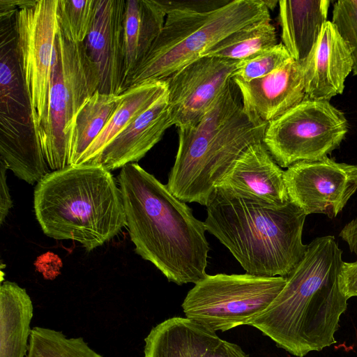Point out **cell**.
I'll use <instances>...</instances> for the list:
<instances>
[{"mask_svg": "<svg viewBox=\"0 0 357 357\" xmlns=\"http://www.w3.org/2000/svg\"><path fill=\"white\" fill-rule=\"evenodd\" d=\"M335 237L314 238L304 257L286 278L279 294L246 325L296 357L336 343L335 334L348 298L340 286L344 264Z\"/></svg>", "mask_w": 357, "mask_h": 357, "instance_id": "obj_1", "label": "cell"}, {"mask_svg": "<svg viewBox=\"0 0 357 357\" xmlns=\"http://www.w3.org/2000/svg\"><path fill=\"white\" fill-rule=\"evenodd\" d=\"M117 180L135 252L177 285L204 278L210 250L204 222L137 163L123 167Z\"/></svg>", "mask_w": 357, "mask_h": 357, "instance_id": "obj_2", "label": "cell"}, {"mask_svg": "<svg viewBox=\"0 0 357 357\" xmlns=\"http://www.w3.org/2000/svg\"><path fill=\"white\" fill-rule=\"evenodd\" d=\"M206 231L224 245L248 274L287 277L304 257L307 215L289 200L276 206L218 186L206 206Z\"/></svg>", "mask_w": 357, "mask_h": 357, "instance_id": "obj_3", "label": "cell"}, {"mask_svg": "<svg viewBox=\"0 0 357 357\" xmlns=\"http://www.w3.org/2000/svg\"><path fill=\"white\" fill-rule=\"evenodd\" d=\"M230 79L195 123L178 128V146L166 184L185 203L206 206L225 176L251 144L262 142L268 123L246 111Z\"/></svg>", "mask_w": 357, "mask_h": 357, "instance_id": "obj_4", "label": "cell"}, {"mask_svg": "<svg viewBox=\"0 0 357 357\" xmlns=\"http://www.w3.org/2000/svg\"><path fill=\"white\" fill-rule=\"evenodd\" d=\"M33 206L46 236L76 241L88 252L126 226L119 186L101 165H68L50 172L36 183Z\"/></svg>", "mask_w": 357, "mask_h": 357, "instance_id": "obj_5", "label": "cell"}, {"mask_svg": "<svg viewBox=\"0 0 357 357\" xmlns=\"http://www.w3.org/2000/svg\"><path fill=\"white\" fill-rule=\"evenodd\" d=\"M163 2L167 10L163 28L128 75L125 91L146 82L165 80L235 31L271 20L264 0Z\"/></svg>", "mask_w": 357, "mask_h": 357, "instance_id": "obj_6", "label": "cell"}, {"mask_svg": "<svg viewBox=\"0 0 357 357\" xmlns=\"http://www.w3.org/2000/svg\"><path fill=\"white\" fill-rule=\"evenodd\" d=\"M99 77L84 43L68 40L58 29L44 119L35 126L48 166L70 165L69 138L77 114L98 89Z\"/></svg>", "mask_w": 357, "mask_h": 357, "instance_id": "obj_7", "label": "cell"}, {"mask_svg": "<svg viewBox=\"0 0 357 357\" xmlns=\"http://www.w3.org/2000/svg\"><path fill=\"white\" fill-rule=\"evenodd\" d=\"M286 278L248 274L206 275L195 284L181 307L185 317L214 331L246 325L264 311L286 284Z\"/></svg>", "mask_w": 357, "mask_h": 357, "instance_id": "obj_8", "label": "cell"}, {"mask_svg": "<svg viewBox=\"0 0 357 357\" xmlns=\"http://www.w3.org/2000/svg\"><path fill=\"white\" fill-rule=\"evenodd\" d=\"M347 131L344 114L328 101L305 99L268 122L262 142L276 163L288 168L328 157Z\"/></svg>", "mask_w": 357, "mask_h": 357, "instance_id": "obj_9", "label": "cell"}, {"mask_svg": "<svg viewBox=\"0 0 357 357\" xmlns=\"http://www.w3.org/2000/svg\"><path fill=\"white\" fill-rule=\"evenodd\" d=\"M57 5L58 0L22 1L15 14L17 50L35 126L47 109Z\"/></svg>", "mask_w": 357, "mask_h": 357, "instance_id": "obj_10", "label": "cell"}, {"mask_svg": "<svg viewBox=\"0 0 357 357\" xmlns=\"http://www.w3.org/2000/svg\"><path fill=\"white\" fill-rule=\"evenodd\" d=\"M289 200L307 215L336 217L357 190V165L328 157L300 161L284 171Z\"/></svg>", "mask_w": 357, "mask_h": 357, "instance_id": "obj_11", "label": "cell"}, {"mask_svg": "<svg viewBox=\"0 0 357 357\" xmlns=\"http://www.w3.org/2000/svg\"><path fill=\"white\" fill-rule=\"evenodd\" d=\"M239 61L204 56L181 68L165 81L173 126L198 121L238 68Z\"/></svg>", "mask_w": 357, "mask_h": 357, "instance_id": "obj_12", "label": "cell"}, {"mask_svg": "<svg viewBox=\"0 0 357 357\" xmlns=\"http://www.w3.org/2000/svg\"><path fill=\"white\" fill-rule=\"evenodd\" d=\"M126 0H97V7L84 43L99 77L98 91L122 94L126 79L125 15Z\"/></svg>", "mask_w": 357, "mask_h": 357, "instance_id": "obj_13", "label": "cell"}, {"mask_svg": "<svg viewBox=\"0 0 357 357\" xmlns=\"http://www.w3.org/2000/svg\"><path fill=\"white\" fill-rule=\"evenodd\" d=\"M144 357H249L236 344L187 317L169 318L144 338Z\"/></svg>", "mask_w": 357, "mask_h": 357, "instance_id": "obj_14", "label": "cell"}, {"mask_svg": "<svg viewBox=\"0 0 357 357\" xmlns=\"http://www.w3.org/2000/svg\"><path fill=\"white\" fill-rule=\"evenodd\" d=\"M232 79L244 109L267 123L305 99L303 63L293 58L266 76L249 82Z\"/></svg>", "mask_w": 357, "mask_h": 357, "instance_id": "obj_15", "label": "cell"}, {"mask_svg": "<svg viewBox=\"0 0 357 357\" xmlns=\"http://www.w3.org/2000/svg\"><path fill=\"white\" fill-rule=\"evenodd\" d=\"M301 62L306 100L328 101L342 94L353 70L350 48L331 21L324 24L316 44Z\"/></svg>", "mask_w": 357, "mask_h": 357, "instance_id": "obj_16", "label": "cell"}, {"mask_svg": "<svg viewBox=\"0 0 357 357\" xmlns=\"http://www.w3.org/2000/svg\"><path fill=\"white\" fill-rule=\"evenodd\" d=\"M17 9L0 10V128H3L34 126L17 50Z\"/></svg>", "mask_w": 357, "mask_h": 357, "instance_id": "obj_17", "label": "cell"}, {"mask_svg": "<svg viewBox=\"0 0 357 357\" xmlns=\"http://www.w3.org/2000/svg\"><path fill=\"white\" fill-rule=\"evenodd\" d=\"M172 126L167 91L105 148L98 165L111 172L130 163H137Z\"/></svg>", "mask_w": 357, "mask_h": 357, "instance_id": "obj_18", "label": "cell"}, {"mask_svg": "<svg viewBox=\"0 0 357 357\" xmlns=\"http://www.w3.org/2000/svg\"><path fill=\"white\" fill-rule=\"evenodd\" d=\"M218 186L246 193L276 206L289 200L284 171L262 142L249 146Z\"/></svg>", "mask_w": 357, "mask_h": 357, "instance_id": "obj_19", "label": "cell"}, {"mask_svg": "<svg viewBox=\"0 0 357 357\" xmlns=\"http://www.w3.org/2000/svg\"><path fill=\"white\" fill-rule=\"evenodd\" d=\"M282 40L291 58L304 61L327 22L328 0L279 1Z\"/></svg>", "mask_w": 357, "mask_h": 357, "instance_id": "obj_20", "label": "cell"}, {"mask_svg": "<svg viewBox=\"0 0 357 357\" xmlns=\"http://www.w3.org/2000/svg\"><path fill=\"white\" fill-rule=\"evenodd\" d=\"M33 315L25 289L10 281L0 287V357H26Z\"/></svg>", "mask_w": 357, "mask_h": 357, "instance_id": "obj_21", "label": "cell"}, {"mask_svg": "<svg viewBox=\"0 0 357 357\" xmlns=\"http://www.w3.org/2000/svg\"><path fill=\"white\" fill-rule=\"evenodd\" d=\"M166 15L163 1L126 0L124 26L126 78L145 57L159 36Z\"/></svg>", "mask_w": 357, "mask_h": 357, "instance_id": "obj_22", "label": "cell"}, {"mask_svg": "<svg viewBox=\"0 0 357 357\" xmlns=\"http://www.w3.org/2000/svg\"><path fill=\"white\" fill-rule=\"evenodd\" d=\"M167 91L164 80L149 81L127 89L107 125L77 165H98L105 148L135 118Z\"/></svg>", "mask_w": 357, "mask_h": 357, "instance_id": "obj_23", "label": "cell"}, {"mask_svg": "<svg viewBox=\"0 0 357 357\" xmlns=\"http://www.w3.org/2000/svg\"><path fill=\"white\" fill-rule=\"evenodd\" d=\"M122 94L96 91L84 103L76 116L69 138L70 165L79 159L104 129L121 102Z\"/></svg>", "mask_w": 357, "mask_h": 357, "instance_id": "obj_24", "label": "cell"}, {"mask_svg": "<svg viewBox=\"0 0 357 357\" xmlns=\"http://www.w3.org/2000/svg\"><path fill=\"white\" fill-rule=\"evenodd\" d=\"M277 44L275 29L271 20H265L235 31L202 56L241 61Z\"/></svg>", "mask_w": 357, "mask_h": 357, "instance_id": "obj_25", "label": "cell"}, {"mask_svg": "<svg viewBox=\"0 0 357 357\" xmlns=\"http://www.w3.org/2000/svg\"><path fill=\"white\" fill-rule=\"evenodd\" d=\"M26 357H103L83 337H67L62 331L35 326L32 328Z\"/></svg>", "mask_w": 357, "mask_h": 357, "instance_id": "obj_26", "label": "cell"}, {"mask_svg": "<svg viewBox=\"0 0 357 357\" xmlns=\"http://www.w3.org/2000/svg\"><path fill=\"white\" fill-rule=\"evenodd\" d=\"M97 0H58L56 20L59 31L69 41L84 43L90 31Z\"/></svg>", "mask_w": 357, "mask_h": 357, "instance_id": "obj_27", "label": "cell"}, {"mask_svg": "<svg viewBox=\"0 0 357 357\" xmlns=\"http://www.w3.org/2000/svg\"><path fill=\"white\" fill-rule=\"evenodd\" d=\"M291 57L282 43L239 61L235 78L249 82L270 74Z\"/></svg>", "mask_w": 357, "mask_h": 357, "instance_id": "obj_28", "label": "cell"}, {"mask_svg": "<svg viewBox=\"0 0 357 357\" xmlns=\"http://www.w3.org/2000/svg\"><path fill=\"white\" fill-rule=\"evenodd\" d=\"M332 22L350 48L353 75H357V10L349 0H340L335 3Z\"/></svg>", "mask_w": 357, "mask_h": 357, "instance_id": "obj_29", "label": "cell"}, {"mask_svg": "<svg viewBox=\"0 0 357 357\" xmlns=\"http://www.w3.org/2000/svg\"><path fill=\"white\" fill-rule=\"evenodd\" d=\"M340 286L348 299L357 297V260L344 262L340 277Z\"/></svg>", "mask_w": 357, "mask_h": 357, "instance_id": "obj_30", "label": "cell"}, {"mask_svg": "<svg viewBox=\"0 0 357 357\" xmlns=\"http://www.w3.org/2000/svg\"><path fill=\"white\" fill-rule=\"evenodd\" d=\"M35 266L45 279L53 280L60 273L62 261L56 255L47 252L37 258Z\"/></svg>", "mask_w": 357, "mask_h": 357, "instance_id": "obj_31", "label": "cell"}, {"mask_svg": "<svg viewBox=\"0 0 357 357\" xmlns=\"http://www.w3.org/2000/svg\"><path fill=\"white\" fill-rule=\"evenodd\" d=\"M8 167L0 159V224L2 225L13 206V201L9 192L6 181V170Z\"/></svg>", "mask_w": 357, "mask_h": 357, "instance_id": "obj_32", "label": "cell"}, {"mask_svg": "<svg viewBox=\"0 0 357 357\" xmlns=\"http://www.w3.org/2000/svg\"><path fill=\"white\" fill-rule=\"evenodd\" d=\"M339 236L348 245L349 250L357 255V215L344 226Z\"/></svg>", "mask_w": 357, "mask_h": 357, "instance_id": "obj_33", "label": "cell"}, {"mask_svg": "<svg viewBox=\"0 0 357 357\" xmlns=\"http://www.w3.org/2000/svg\"><path fill=\"white\" fill-rule=\"evenodd\" d=\"M266 6H267V8L269 9H271L273 10L275 6H276V4L279 2L278 1H273V0H271V1H267V0H264Z\"/></svg>", "mask_w": 357, "mask_h": 357, "instance_id": "obj_34", "label": "cell"}, {"mask_svg": "<svg viewBox=\"0 0 357 357\" xmlns=\"http://www.w3.org/2000/svg\"><path fill=\"white\" fill-rule=\"evenodd\" d=\"M352 6L357 10V0H349Z\"/></svg>", "mask_w": 357, "mask_h": 357, "instance_id": "obj_35", "label": "cell"}]
</instances>
